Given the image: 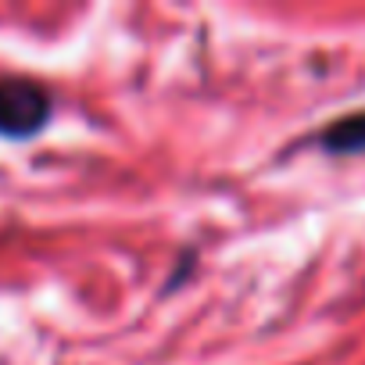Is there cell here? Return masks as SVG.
Masks as SVG:
<instances>
[{
  "mask_svg": "<svg viewBox=\"0 0 365 365\" xmlns=\"http://www.w3.org/2000/svg\"><path fill=\"white\" fill-rule=\"evenodd\" d=\"M54 93L26 76L0 79V140L26 143L51 125Z\"/></svg>",
  "mask_w": 365,
  "mask_h": 365,
  "instance_id": "cell-1",
  "label": "cell"
},
{
  "mask_svg": "<svg viewBox=\"0 0 365 365\" xmlns=\"http://www.w3.org/2000/svg\"><path fill=\"white\" fill-rule=\"evenodd\" d=\"M315 143H319L326 154H340V158L365 154V111H351V115L333 118V122L315 136Z\"/></svg>",
  "mask_w": 365,
  "mask_h": 365,
  "instance_id": "cell-2",
  "label": "cell"
}]
</instances>
